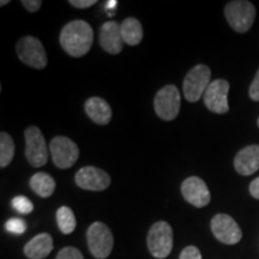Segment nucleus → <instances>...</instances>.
<instances>
[{
	"label": "nucleus",
	"instance_id": "nucleus-25",
	"mask_svg": "<svg viewBox=\"0 0 259 259\" xmlns=\"http://www.w3.org/2000/svg\"><path fill=\"white\" fill-rule=\"evenodd\" d=\"M179 259H202V254L196 246H187L180 253Z\"/></svg>",
	"mask_w": 259,
	"mask_h": 259
},
{
	"label": "nucleus",
	"instance_id": "nucleus-1",
	"mask_svg": "<svg viewBox=\"0 0 259 259\" xmlns=\"http://www.w3.org/2000/svg\"><path fill=\"white\" fill-rule=\"evenodd\" d=\"M94 41V31L85 21L69 22L60 32V45L73 58L84 57L90 51Z\"/></svg>",
	"mask_w": 259,
	"mask_h": 259
},
{
	"label": "nucleus",
	"instance_id": "nucleus-29",
	"mask_svg": "<svg viewBox=\"0 0 259 259\" xmlns=\"http://www.w3.org/2000/svg\"><path fill=\"white\" fill-rule=\"evenodd\" d=\"M250 193L255 199H259V178L254 179L250 185Z\"/></svg>",
	"mask_w": 259,
	"mask_h": 259
},
{
	"label": "nucleus",
	"instance_id": "nucleus-27",
	"mask_svg": "<svg viewBox=\"0 0 259 259\" xmlns=\"http://www.w3.org/2000/svg\"><path fill=\"white\" fill-rule=\"evenodd\" d=\"M22 5L24 6V9H27L29 12H36L38 9L41 8L42 2L41 0H23Z\"/></svg>",
	"mask_w": 259,
	"mask_h": 259
},
{
	"label": "nucleus",
	"instance_id": "nucleus-5",
	"mask_svg": "<svg viewBox=\"0 0 259 259\" xmlns=\"http://www.w3.org/2000/svg\"><path fill=\"white\" fill-rule=\"evenodd\" d=\"M89 251L97 259H106L113 250V235L111 229L102 222H95L87 232Z\"/></svg>",
	"mask_w": 259,
	"mask_h": 259
},
{
	"label": "nucleus",
	"instance_id": "nucleus-14",
	"mask_svg": "<svg viewBox=\"0 0 259 259\" xmlns=\"http://www.w3.org/2000/svg\"><path fill=\"white\" fill-rule=\"evenodd\" d=\"M100 45L109 54H119L124 48L120 24L114 21L106 22L100 28Z\"/></svg>",
	"mask_w": 259,
	"mask_h": 259
},
{
	"label": "nucleus",
	"instance_id": "nucleus-23",
	"mask_svg": "<svg viewBox=\"0 0 259 259\" xmlns=\"http://www.w3.org/2000/svg\"><path fill=\"white\" fill-rule=\"evenodd\" d=\"M5 229L11 234L21 235L27 231V223H25L22 219H10L8 222L5 223Z\"/></svg>",
	"mask_w": 259,
	"mask_h": 259
},
{
	"label": "nucleus",
	"instance_id": "nucleus-7",
	"mask_svg": "<svg viewBox=\"0 0 259 259\" xmlns=\"http://www.w3.org/2000/svg\"><path fill=\"white\" fill-rule=\"evenodd\" d=\"M18 58L22 63L34 69H45L47 66V54L41 41L34 36H24L16 46Z\"/></svg>",
	"mask_w": 259,
	"mask_h": 259
},
{
	"label": "nucleus",
	"instance_id": "nucleus-24",
	"mask_svg": "<svg viewBox=\"0 0 259 259\" xmlns=\"http://www.w3.org/2000/svg\"><path fill=\"white\" fill-rule=\"evenodd\" d=\"M56 259H84V257L78 248L67 246L59 251Z\"/></svg>",
	"mask_w": 259,
	"mask_h": 259
},
{
	"label": "nucleus",
	"instance_id": "nucleus-20",
	"mask_svg": "<svg viewBox=\"0 0 259 259\" xmlns=\"http://www.w3.org/2000/svg\"><path fill=\"white\" fill-rule=\"evenodd\" d=\"M57 223L63 234H71L76 229V218L72 210L67 206H61L57 211Z\"/></svg>",
	"mask_w": 259,
	"mask_h": 259
},
{
	"label": "nucleus",
	"instance_id": "nucleus-10",
	"mask_svg": "<svg viewBox=\"0 0 259 259\" xmlns=\"http://www.w3.org/2000/svg\"><path fill=\"white\" fill-rule=\"evenodd\" d=\"M212 234L226 245H235L241 240L242 232L235 220L226 213H218L211 220Z\"/></svg>",
	"mask_w": 259,
	"mask_h": 259
},
{
	"label": "nucleus",
	"instance_id": "nucleus-4",
	"mask_svg": "<svg viewBox=\"0 0 259 259\" xmlns=\"http://www.w3.org/2000/svg\"><path fill=\"white\" fill-rule=\"evenodd\" d=\"M211 71L206 65L199 64L187 72L183 84L184 96L189 102H197L208 89Z\"/></svg>",
	"mask_w": 259,
	"mask_h": 259
},
{
	"label": "nucleus",
	"instance_id": "nucleus-2",
	"mask_svg": "<svg viewBox=\"0 0 259 259\" xmlns=\"http://www.w3.org/2000/svg\"><path fill=\"white\" fill-rule=\"evenodd\" d=\"M226 19L236 32L248 31L255 19V8L247 0H234L229 2L225 8Z\"/></svg>",
	"mask_w": 259,
	"mask_h": 259
},
{
	"label": "nucleus",
	"instance_id": "nucleus-17",
	"mask_svg": "<svg viewBox=\"0 0 259 259\" xmlns=\"http://www.w3.org/2000/svg\"><path fill=\"white\" fill-rule=\"evenodd\" d=\"M85 113L94 122L99 125H107L112 119L111 106L101 97H92L84 105Z\"/></svg>",
	"mask_w": 259,
	"mask_h": 259
},
{
	"label": "nucleus",
	"instance_id": "nucleus-6",
	"mask_svg": "<svg viewBox=\"0 0 259 259\" xmlns=\"http://www.w3.org/2000/svg\"><path fill=\"white\" fill-rule=\"evenodd\" d=\"M25 157L32 167H42L48 161L46 139L36 126H30L25 130Z\"/></svg>",
	"mask_w": 259,
	"mask_h": 259
},
{
	"label": "nucleus",
	"instance_id": "nucleus-3",
	"mask_svg": "<svg viewBox=\"0 0 259 259\" xmlns=\"http://www.w3.org/2000/svg\"><path fill=\"white\" fill-rule=\"evenodd\" d=\"M173 229L164 221L154 223L148 233V248L155 258L164 259L173 250Z\"/></svg>",
	"mask_w": 259,
	"mask_h": 259
},
{
	"label": "nucleus",
	"instance_id": "nucleus-12",
	"mask_svg": "<svg viewBox=\"0 0 259 259\" xmlns=\"http://www.w3.org/2000/svg\"><path fill=\"white\" fill-rule=\"evenodd\" d=\"M77 186L88 191H105L111 185V177L105 170L97 167H83L74 177Z\"/></svg>",
	"mask_w": 259,
	"mask_h": 259
},
{
	"label": "nucleus",
	"instance_id": "nucleus-28",
	"mask_svg": "<svg viewBox=\"0 0 259 259\" xmlns=\"http://www.w3.org/2000/svg\"><path fill=\"white\" fill-rule=\"evenodd\" d=\"M70 4L77 9H88L96 4V0H70Z\"/></svg>",
	"mask_w": 259,
	"mask_h": 259
},
{
	"label": "nucleus",
	"instance_id": "nucleus-21",
	"mask_svg": "<svg viewBox=\"0 0 259 259\" xmlns=\"http://www.w3.org/2000/svg\"><path fill=\"white\" fill-rule=\"evenodd\" d=\"M15 155V143L11 136L6 132L0 134V167L5 168L11 163Z\"/></svg>",
	"mask_w": 259,
	"mask_h": 259
},
{
	"label": "nucleus",
	"instance_id": "nucleus-32",
	"mask_svg": "<svg viewBox=\"0 0 259 259\" xmlns=\"http://www.w3.org/2000/svg\"><path fill=\"white\" fill-rule=\"evenodd\" d=\"M258 126H259V119H258Z\"/></svg>",
	"mask_w": 259,
	"mask_h": 259
},
{
	"label": "nucleus",
	"instance_id": "nucleus-26",
	"mask_svg": "<svg viewBox=\"0 0 259 259\" xmlns=\"http://www.w3.org/2000/svg\"><path fill=\"white\" fill-rule=\"evenodd\" d=\"M248 95L253 101H259V70L255 74L253 82H252L250 90H248Z\"/></svg>",
	"mask_w": 259,
	"mask_h": 259
},
{
	"label": "nucleus",
	"instance_id": "nucleus-15",
	"mask_svg": "<svg viewBox=\"0 0 259 259\" xmlns=\"http://www.w3.org/2000/svg\"><path fill=\"white\" fill-rule=\"evenodd\" d=\"M234 167L241 176H251L259 169V145L241 149L234 158Z\"/></svg>",
	"mask_w": 259,
	"mask_h": 259
},
{
	"label": "nucleus",
	"instance_id": "nucleus-19",
	"mask_svg": "<svg viewBox=\"0 0 259 259\" xmlns=\"http://www.w3.org/2000/svg\"><path fill=\"white\" fill-rule=\"evenodd\" d=\"M30 187L37 196L42 197V198H48L56 190V181L50 174L38 171V173L31 177Z\"/></svg>",
	"mask_w": 259,
	"mask_h": 259
},
{
	"label": "nucleus",
	"instance_id": "nucleus-11",
	"mask_svg": "<svg viewBox=\"0 0 259 259\" xmlns=\"http://www.w3.org/2000/svg\"><path fill=\"white\" fill-rule=\"evenodd\" d=\"M229 83L226 79H216L209 84L204 93V105L209 111L218 114H225L229 111L228 106Z\"/></svg>",
	"mask_w": 259,
	"mask_h": 259
},
{
	"label": "nucleus",
	"instance_id": "nucleus-18",
	"mask_svg": "<svg viewBox=\"0 0 259 259\" xmlns=\"http://www.w3.org/2000/svg\"><path fill=\"white\" fill-rule=\"evenodd\" d=\"M122 40L128 46H137L143 40V27L137 18L130 17L124 19L120 24Z\"/></svg>",
	"mask_w": 259,
	"mask_h": 259
},
{
	"label": "nucleus",
	"instance_id": "nucleus-16",
	"mask_svg": "<svg viewBox=\"0 0 259 259\" xmlns=\"http://www.w3.org/2000/svg\"><path fill=\"white\" fill-rule=\"evenodd\" d=\"M53 250V239L48 233H41L24 246V254L29 259H44Z\"/></svg>",
	"mask_w": 259,
	"mask_h": 259
},
{
	"label": "nucleus",
	"instance_id": "nucleus-13",
	"mask_svg": "<svg viewBox=\"0 0 259 259\" xmlns=\"http://www.w3.org/2000/svg\"><path fill=\"white\" fill-rule=\"evenodd\" d=\"M181 193L190 204L197 208H203L210 203L211 196L203 179L198 177H190L181 184Z\"/></svg>",
	"mask_w": 259,
	"mask_h": 259
},
{
	"label": "nucleus",
	"instance_id": "nucleus-30",
	"mask_svg": "<svg viewBox=\"0 0 259 259\" xmlns=\"http://www.w3.org/2000/svg\"><path fill=\"white\" fill-rule=\"evenodd\" d=\"M115 5H116V2H114V0H113V2L107 3V8H115Z\"/></svg>",
	"mask_w": 259,
	"mask_h": 259
},
{
	"label": "nucleus",
	"instance_id": "nucleus-31",
	"mask_svg": "<svg viewBox=\"0 0 259 259\" xmlns=\"http://www.w3.org/2000/svg\"><path fill=\"white\" fill-rule=\"evenodd\" d=\"M9 0H5V2H4V0H3V2L2 3H0V4H2V6H4V5H6V4H9Z\"/></svg>",
	"mask_w": 259,
	"mask_h": 259
},
{
	"label": "nucleus",
	"instance_id": "nucleus-8",
	"mask_svg": "<svg viewBox=\"0 0 259 259\" xmlns=\"http://www.w3.org/2000/svg\"><path fill=\"white\" fill-rule=\"evenodd\" d=\"M154 107L162 120L170 121L176 119L180 111V93L177 87L169 84L158 90L154 100Z\"/></svg>",
	"mask_w": 259,
	"mask_h": 259
},
{
	"label": "nucleus",
	"instance_id": "nucleus-9",
	"mask_svg": "<svg viewBox=\"0 0 259 259\" xmlns=\"http://www.w3.org/2000/svg\"><path fill=\"white\" fill-rule=\"evenodd\" d=\"M50 153L54 164L61 169H67L76 163L79 157V149L72 139L58 136L51 141Z\"/></svg>",
	"mask_w": 259,
	"mask_h": 259
},
{
	"label": "nucleus",
	"instance_id": "nucleus-22",
	"mask_svg": "<svg viewBox=\"0 0 259 259\" xmlns=\"http://www.w3.org/2000/svg\"><path fill=\"white\" fill-rule=\"evenodd\" d=\"M12 206H14L16 211H18L19 213H30L34 209V205L30 202V199H28L27 197L24 196H17L12 199Z\"/></svg>",
	"mask_w": 259,
	"mask_h": 259
}]
</instances>
